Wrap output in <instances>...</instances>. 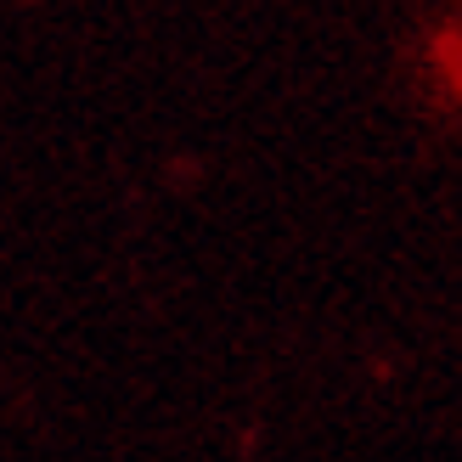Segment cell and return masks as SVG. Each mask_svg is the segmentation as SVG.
Here are the masks:
<instances>
[{
	"instance_id": "cell-1",
	"label": "cell",
	"mask_w": 462,
	"mask_h": 462,
	"mask_svg": "<svg viewBox=\"0 0 462 462\" xmlns=\"http://www.w3.org/2000/svg\"><path fill=\"white\" fill-rule=\"evenodd\" d=\"M418 85L434 113L462 125V12L418 29Z\"/></svg>"
}]
</instances>
